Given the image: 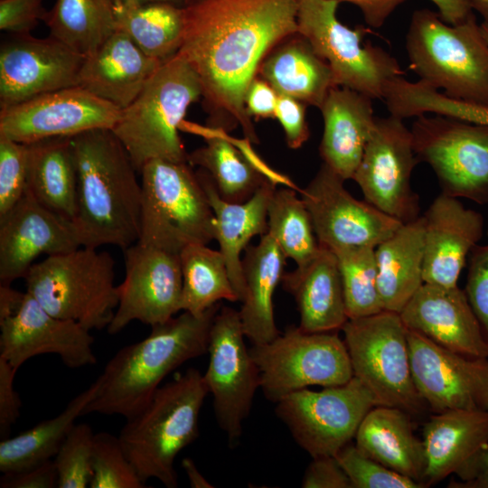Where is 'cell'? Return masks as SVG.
<instances>
[{
	"label": "cell",
	"mask_w": 488,
	"mask_h": 488,
	"mask_svg": "<svg viewBox=\"0 0 488 488\" xmlns=\"http://www.w3.org/2000/svg\"><path fill=\"white\" fill-rule=\"evenodd\" d=\"M281 283L296 303L301 330L336 332L348 321L337 258L330 249L320 246L310 260L285 273Z\"/></svg>",
	"instance_id": "83f0119b"
},
{
	"label": "cell",
	"mask_w": 488,
	"mask_h": 488,
	"mask_svg": "<svg viewBox=\"0 0 488 488\" xmlns=\"http://www.w3.org/2000/svg\"><path fill=\"white\" fill-rule=\"evenodd\" d=\"M382 309L399 314L424 284V221L403 223L375 248Z\"/></svg>",
	"instance_id": "d6a6232c"
},
{
	"label": "cell",
	"mask_w": 488,
	"mask_h": 488,
	"mask_svg": "<svg viewBox=\"0 0 488 488\" xmlns=\"http://www.w3.org/2000/svg\"><path fill=\"white\" fill-rule=\"evenodd\" d=\"M94 432L86 423L75 424L53 457L59 488H86L92 475Z\"/></svg>",
	"instance_id": "7bdbcfd3"
},
{
	"label": "cell",
	"mask_w": 488,
	"mask_h": 488,
	"mask_svg": "<svg viewBox=\"0 0 488 488\" xmlns=\"http://www.w3.org/2000/svg\"><path fill=\"white\" fill-rule=\"evenodd\" d=\"M278 94L260 77H255L248 88L245 106L249 116L257 118L275 117Z\"/></svg>",
	"instance_id": "f5cc1de1"
},
{
	"label": "cell",
	"mask_w": 488,
	"mask_h": 488,
	"mask_svg": "<svg viewBox=\"0 0 488 488\" xmlns=\"http://www.w3.org/2000/svg\"><path fill=\"white\" fill-rule=\"evenodd\" d=\"M334 456L349 477L352 488L425 487L369 457L352 442L344 446Z\"/></svg>",
	"instance_id": "ee69618b"
},
{
	"label": "cell",
	"mask_w": 488,
	"mask_h": 488,
	"mask_svg": "<svg viewBox=\"0 0 488 488\" xmlns=\"http://www.w3.org/2000/svg\"><path fill=\"white\" fill-rule=\"evenodd\" d=\"M286 256L268 234L249 246L242 259L245 296L239 311L243 333L253 344L275 339L280 332L274 315L273 297L285 274Z\"/></svg>",
	"instance_id": "4dcf8cb0"
},
{
	"label": "cell",
	"mask_w": 488,
	"mask_h": 488,
	"mask_svg": "<svg viewBox=\"0 0 488 488\" xmlns=\"http://www.w3.org/2000/svg\"><path fill=\"white\" fill-rule=\"evenodd\" d=\"M424 484L451 474L465 482L488 468V411L454 409L434 413L423 430Z\"/></svg>",
	"instance_id": "603a6c76"
},
{
	"label": "cell",
	"mask_w": 488,
	"mask_h": 488,
	"mask_svg": "<svg viewBox=\"0 0 488 488\" xmlns=\"http://www.w3.org/2000/svg\"><path fill=\"white\" fill-rule=\"evenodd\" d=\"M115 0H56L44 19L50 35L83 56L116 32Z\"/></svg>",
	"instance_id": "74e56055"
},
{
	"label": "cell",
	"mask_w": 488,
	"mask_h": 488,
	"mask_svg": "<svg viewBox=\"0 0 488 488\" xmlns=\"http://www.w3.org/2000/svg\"><path fill=\"white\" fill-rule=\"evenodd\" d=\"M341 275L349 319L383 311L377 285L375 248L360 246L333 252Z\"/></svg>",
	"instance_id": "60d3db41"
},
{
	"label": "cell",
	"mask_w": 488,
	"mask_h": 488,
	"mask_svg": "<svg viewBox=\"0 0 488 488\" xmlns=\"http://www.w3.org/2000/svg\"><path fill=\"white\" fill-rule=\"evenodd\" d=\"M15 371L0 357V438H7L11 427L20 416L22 402L14 386Z\"/></svg>",
	"instance_id": "f907efd6"
},
{
	"label": "cell",
	"mask_w": 488,
	"mask_h": 488,
	"mask_svg": "<svg viewBox=\"0 0 488 488\" xmlns=\"http://www.w3.org/2000/svg\"><path fill=\"white\" fill-rule=\"evenodd\" d=\"M410 131L418 162L434 171L442 193L488 203V125L425 114Z\"/></svg>",
	"instance_id": "7c38bea8"
},
{
	"label": "cell",
	"mask_w": 488,
	"mask_h": 488,
	"mask_svg": "<svg viewBox=\"0 0 488 488\" xmlns=\"http://www.w3.org/2000/svg\"><path fill=\"white\" fill-rule=\"evenodd\" d=\"M197 175L214 214V239L219 243L231 284L241 302L246 286L240 254L253 237L267 232V206L276 183L267 181L248 201L230 202L220 196L205 171L201 169Z\"/></svg>",
	"instance_id": "f1b7e54d"
},
{
	"label": "cell",
	"mask_w": 488,
	"mask_h": 488,
	"mask_svg": "<svg viewBox=\"0 0 488 488\" xmlns=\"http://www.w3.org/2000/svg\"><path fill=\"white\" fill-rule=\"evenodd\" d=\"M187 163L155 159L142 167L137 242L180 255L188 246L214 239L212 209Z\"/></svg>",
	"instance_id": "ba28073f"
},
{
	"label": "cell",
	"mask_w": 488,
	"mask_h": 488,
	"mask_svg": "<svg viewBox=\"0 0 488 488\" xmlns=\"http://www.w3.org/2000/svg\"><path fill=\"white\" fill-rule=\"evenodd\" d=\"M296 266L310 260L320 245L310 213L293 189L275 190L267 206V232Z\"/></svg>",
	"instance_id": "ab89813d"
},
{
	"label": "cell",
	"mask_w": 488,
	"mask_h": 488,
	"mask_svg": "<svg viewBox=\"0 0 488 488\" xmlns=\"http://www.w3.org/2000/svg\"><path fill=\"white\" fill-rule=\"evenodd\" d=\"M1 488H53L58 487V474L53 459L25 470L3 474Z\"/></svg>",
	"instance_id": "816d5d0a"
},
{
	"label": "cell",
	"mask_w": 488,
	"mask_h": 488,
	"mask_svg": "<svg viewBox=\"0 0 488 488\" xmlns=\"http://www.w3.org/2000/svg\"><path fill=\"white\" fill-rule=\"evenodd\" d=\"M47 13L42 0H0V29L14 34L30 33Z\"/></svg>",
	"instance_id": "7dc6e473"
},
{
	"label": "cell",
	"mask_w": 488,
	"mask_h": 488,
	"mask_svg": "<svg viewBox=\"0 0 488 488\" xmlns=\"http://www.w3.org/2000/svg\"><path fill=\"white\" fill-rule=\"evenodd\" d=\"M439 111L444 116L459 120L488 125V107L485 106L472 104L445 97L439 103Z\"/></svg>",
	"instance_id": "db71d44e"
},
{
	"label": "cell",
	"mask_w": 488,
	"mask_h": 488,
	"mask_svg": "<svg viewBox=\"0 0 488 488\" xmlns=\"http://www.w3.org/2000/svg\"><path fill=\"white\" fill-rule=\"evenodd\" d=\"M448 487L451 488H488V468L478 474L476 477L461 482L457 480H451L448 483Z\"/></svg>",
	"instance_id": "680465c9"
},
{
	"label": "cell",
	"mask_w": 488,
	"mask_h": 488,
	"mask_svg": "<svg viewBox=\"0 0 488 488\" xmlns=\"http://www.w3.org/2000/svg\"><path fill=\"white\" fill-rule=\"evenodd\" d=\"M301 486L304 488H352L351 481L335 456L313 458Z\"/></svg>",
	"instance_id": "681fc988"
},
{
	"label": "cell",
	"mask_w": 488,
	"mask_h": 488,
	"mask_svg": "<svg viewBox=\"0 0 488 488\" xmlns=\"http://www.w3.org/2000/svg\"><path fill=\"white\" fill-rule=\"evenodd\" d=\"M407 336L414 383L428 409L488 411V357L450 351L409 329Z\"/></svg>",
	"instance_id": "ffe728a7"
},
{
	"label": "cell",
	"mask_w": 488,
	"mask_h": 488,
	"mask_svg": "<svg viewBox=\"0 0 488 488\" xmlns=\"http://www.w3.org/2000/svg\"><path fill=\"white\" fill-rule=\"evenodd\" d=\"M249 352L259 372V388L275 403L308 386H339L353 377L346 345L336 332L289 326L275 339L253 344Z\"/></svg>",
	"instance_id": "8fae6325"
},
{
	"label": "cell",
	"mask_w": 488,
	"mask_h": 488,
	"mask_svg": "<svg viewBox=\"0 0 488 488\" xmlns=\"http://www.w3.org/2000/svg\"><path fill=\"white\" fill-rule=\"evenodd\" d=\"M418 163L411 131L403 119L376 117L352 180L366 202L407 223L420 217L419 197L411 185Z\"/></svg>",
	"instance_id": "9a60e30c"
},
{
	"label": "cell",
	"mask_w": 488,
	"mask_h": 488,
	"mask_svg": "<svg viewBox=\"0 0 488 488\" xmlns=\"http://www.w3.org/2000/svg\"><path fill=\"white\" fill-rule=\"evenodd\" d=\"M405 326L435 343L473 357H488V343L465 290L424 283L399 313Z\"/></svg>",
	"instance_id": "d4e9b609"
},
{
	"label": "cell",
	"mask_w": 488,
	"mask_h": 488,
	"mask_svg": "<svg viewBox=\"0 0 488 488\" xmlns=\"http://www.w3.org/2000/svg\"><path fill=\"white\" fill-rule=\"evenodd\" d=\"M27 145V190L44 207L73 221L77 212L78 176L71 137Z\"/></svg>",
	"instance_id": "836d02e7"
},
{
	"label": "cell",
	"mask_w": 488,
	"mask_h": 488,
	"mask_svg": "<svg viewBox=\"0 0 488 488\" xmlns=\"http://www.w3.org/2000/svg\"><path fill=\"white\" fill-rule=\"evenodd\" d=\"M183 129L205 138V145L188 155V163L200 166L210 175L223 200L246 202L270 181L227 138L225 129L198 126L185 120L181 125Z\"/></svg>",
	"instance_id": "e575fe53"
},
{
	"label": "cell",
	"mask_w": 488,
	"mask_h": 488,
	"mask_svg": "<svg viewBox=\"0 0 488 488\" xmlns=\"http://www.w3.org/2000/svg\"><path fill=\"white\" fill-rule=\"evenodd\" d=\"M220 308L216 304L199 315L183 311L151 327L145 339L118 350L97 378V393L84 415L128 418L139 412L168 374L207 352L210 330Z\"/></svg>",
	"instance_id": "3957f363"
},
{
	"label": "cell",
	"mask_w": 488,
	"mask_h": 488,
	"mask_svg": "<svg viewBox=\"0 0 488 488\" xmlns=\"http://www.w3.org/2000/svg\"><path fill=\"white\" fill-rule=\"evenodd\" d=\"M467 261L464 290L488 343V244H477Z\"/></svg>",
	"instance_id": "bcb514c9"
},
{
	"label": "cell",
	"mask_w": 488,
	"mask_h": 488,
	"mask_svg": "<svg viewBox=\"0 0 488 488\" xmlns=\"http://www.w3.org/2000/svg\"><path fill=\"white\" fill-rule=\"evenodd\" d=\"M424 283L453 287L484 231L483 215L458 198L440 193L422 215Z\"/></svg>",
	"instance_id": "cb8c5ba5"
},
{
	"label": "cell",
	"mask_w": 488,
	"mask_h": 488,
	"mask_svg": "<svg viewBox=\"0 0 488 488\" xmlns=\"http://www.w3.org/2000/svg\"></svg>",
	"instance_id": "e7e4bbea"
},
{
	"label": "cell",
	"mask_w": 488,
	"mask_h": 488,
	"mask_svg": "<svg viewBox=\"0 0 488 488\" xmlns=\"http://www.w3.org/2000/svg\"><path fill=\"white\" fill-rule=\"evenodd\" d=\"M275 117L285 133L286 142L292 149H298L310 136L305 119V104L293 98L278 95Z\"/></svg>",
	"instance_id": "c3c4849f"
},
{
	"label": "cell",
	"mask_w": 488,
	"mask_h": 488,
	"mask_svg": "<svg viewBox=\"0 0 488 488\" xmlns=\"http://www.w3.org/2000/svg\"><path fill=\"white\" fill-rule=\"evenodd\" d=\"M339 3L298 0L297 33L328 63L337 86L383 99L389 83L403 71L382 48L363 43L369 28L351 29L338 20Z\"/></svg>",
	"instance_id": "30bf717a"
},
{
	"label": "cell",
	"mask_w": 488,
	"mask_h": 488,
	"mask_svg": "<svg viewBox=\"0 0 488 488\" xmlns=\"http://www.w3.org/2000/svg\"><path fill=\"white\" fill-rule=\"evenodd\" d=\"M472 7L488 23V0H470Z\"/></svg>",
	"instance_id": "91938a15"
},
{
	"label": "cell",
	"mask_w": 488,
	"mask_h": 488,
	"mask_svg": "<svg viewBox=\"0 0 488 488\" xmlns=\"http://www.w3.org/2000/svg\"><path fill=\"white\" fill-rule=\"evenodd\" d=\"M94 337L49 313L31 294L0 285V357L15 371L32 357L56 354L70 369L96 363Z\"/></svg>",
	"instance_id": "4fadbf2b"
},
{
	"label": "cell",
	"mask_w": 488,
	"mask_h": 488,
	"mask_svg": "<svg viewBox=\"0 0 488 488\" xmlns=\"http://www.w3.org/2000/svg\"><path fill=\"white\" fill-rule=\"evenodd\" d=\"M114 14L116 31L127 34L148 56L164 61L179 52L183 8L166 3L115 0Z\"/></svg>",
	"instance_id": "8d00e7d4"
},
{
	"label": "cell",
	"mask_w": 488,
	"mask_h": 488,
	"mask_svg": "<svg viewBox=\"0 0 488 488\" xmlns=\"http://www.w3.org/2000/svg\"><path fill=\"white\" fill-rule=\"evenodd\" d=\"M379 406L355 377L347 383L314 391L302 389L277 402L276 414L312 458L334 456L354 438L365 415Z\"/></svg>",
	"instance_id": "5bb4252c"
},
{
	"label": "cell",
	"mask_w": 488,
	"mask_h": 488,
	"mask_svg": "<svg viewBox=\"0 0 488 488\" xmlns=\"http://www.w3.org/2000/svg\"><path fill=\"white\" fill-rule=\"evenodd\" d=\"M298 0H196L183 8L178 52L194 69L208 108L257 143L245 97L266 55L297 33Z\"/></svg>",
	"instance_id": "6da1fadb"
},
{
	"label": "cell",
	"mask_w": 488,
	"mask_h": 488,
	"mask_svg": "<svg viewBox=\"0 0 488 488\" xmlns=\"http://www.w3.org/2000/svg\"><path fill=\"white\" fill-rule=\"evenodd\" d=\"M123 250L125 277L117 286V306L107 328L110 334L133 321L153 327L182 310L180 255L139 242Z\"/></svg>",
	"instance_id": "d6986e66"
},
{
	"label": "cell",
	"mask_w": 488,
	"mask_h": 488,
	"mask_svg": "<svg viewBox=\"0 0 488 488\" xmlns=\"http://www.w3.org/2000/svg\"><path fill=\"white\" fill-rule=\"evenodd\" d=\"M338 1H340V2H341V0H338Z\"/></svg>",
	"instance_id": "be15d7a7"
},
{
	"label": "cell",
	"mask_w": 488,
	"mask_h": 488,
	"mask_svg": "<svg viewBox=\"0 0 488 488\" xmlns=\"http://www.w3.org/2000/svg\"><path fill=\"white\" fill-rule=\"evenodd\" d=\"M441 18L449 24H458L474 14L470 0H430Z\"/></svg>",
	"instance_id": "9f6ffc18"
},
{
	"label": "cell",
	"mask_w": 488,
	"mask_h": 488,
	"mask_svg": "<svg viewBox=\"0 0 488 488\" xmlns=\"http://www.w3.org/2000/svg\"><path fill=\"white\" fill-rule=\"evenodd\" d=\"M25 291L49 313L91 331L108 328L118 303L115 261L99 248H80L33 264Z\"/></svg>",
	"instance_id": "52a82bcc"
},
{
	"label": "cell",
	"mask_w": 488,
	"mask_h": 488,
	"mask_svg": "<svg viewBox=\"0 0 488 488\" xmlns=\"http://www.w3.org/2000/svg\"><path fill=\"white\" fill-rule=\"evenodd\" d=\"M83 59L51 35L14 34L0 49V107L78 86Z\"/></svg>",
	"instance_id": "44dd1931"
},
{
	"label": "cell",
	"mask_w": 488,
	"mask_h": 488,
	"mask_svg": "<svg viewBox=\"0 0 488 488\" xmlns=\"http://www.w3.org/2000/svg\"><path fill=\"white\" fill-rule=\"evenodd\" d=\"M81 246L71 221L41 204L26 189L0 216V285L23 278L41 255H56Z\"/></svg>",
	"instance_id": "7402d4cb"
},
{
	"label": "cell",
	"mask_w": 488,
	"mask_h": 488,
	"mask_svg": "<svg viewBox=\"0 0 488 488\" xmlns=\"http://www.w3.org/2000/svg\"><path fill=\"white\" fill-rule=\"evenodd\" d=\"M319 109L324 119L319 147L323 164L344 181L352 179L374 127L372 99L337 86L330 90Z\"/></svg>",
	"instance_id": "4316f807"
},
{
	"label": "cell",
	"mask_w": 488,
	"mask_h": 488,
	"mask_svg": "<svg viewBox=\"0 0 488 488\" xmlns=\"http://www.w3.org/2000/svg\"><path fill=\"white\" fill-rule=\"evenodd\" d=\"M245 337L239 311L221 307L210 330L209 364L203 378L212 396L216 420L230 443L241 436L260 387L259 372Z\"/></svg>",
	"instance_id": "2e32d148"
},
{
	"label": "cell",
	"mask_w": 488,
	"mask_h": 488,
	"mask_svg": "<svg viewBox=\"0 0 488 488\" xmlns=\"http://www.w3.org/2000/svg\"><path fill=\"white\" fill-rule=\"evenodd\" d=\"M182 466L187 475L190 485L192 488H212L213 485L198 470L194 462L190 458L182 461Z\"/></svg>",
	"instance_id": "6f0895ef"
},
{
	"label": "cell",
	"mask_w": 488,
	"mask_h": 488,
	"mask_svg": "<svg viewBox=\"0 0 488 488\" xmlns=\"http://www.w3.org/2000/svg\"><path fill=\"white\" fill-rule=\"evenodd\" d=\"M120 112L80 86L61 89L1 107L0 136L32 144L94 129H112Z\"/></svg>",
	"instance_id": "e0dca14e"
},
{
	"label": "cell",
	"mask_w": 488,
	"mask_h": 488,
	"mask_svg": "<svg viewBox=\"0 0 488 488\" xmlns=\"http://www.w3.org/2000/svg\"><path fill=\"white\" fill-rule=\"evenodd\" d=\"M140 4L145 3H166L170 4L175 6H178L180 8H185L192 4H193L196 0H133Z\"/></svg>",
	"instance_id": "94428289"
},
{
	"label": "cell",
	"mask_w": 488,
	"mask_h": 488,
	"mask_svg": "<svg viewBox=\"0 0 488 488\" xmlns=\"http://www.w3.org/2000/svg\"><path fill=\"white\" fill-rule=\"evenodd\" d=\"M412 416L389 406H375L363 418L355 434L356 446L386 467L424 484L426 455Z\"/></svg>",
	"instance_id": "f546056e"
},
{
	"label": "cell",
	"mask_w": 488,
	"mask_h": 488,
	"mask_svg": "<svg viewBox=\"0 0 488 488\" xmlns=\"http://www.w3.org/2000/svg\"><path fill=\"white\" fill-rule=\"evenodd\" d=\"M350 2L361 11L369 27H381L390 14L406 0H341Z\"/></svg>",
	"instance_id": "11a10c76"
},
{
	"label": "cell",
	"mask_w": 488,
	"mask_h": 488,
	"mask_svg": "<svg viewBox=\"0 0 488 488\" xmlns=\"http://www.w3.org/2000/svg\"><path fill=\"white\" fill-rule=\"evenodd\" d=\"M162 62L116 31L84 56L78 86L123 109L140 94Z\"/></svg>",
	"instance_id": "484cf974"
},
{
	"label": "cell",
	"mask_w": 488,
	"mask_h": 488,
	"mask_svg": "<svg viewBox=\"0 0 488 488\" xmlns=\"http://www.w3.org/2000/svg\"><path fill=\"white\" fill-rule=\"evenodd\" d=\"M481 26H482L483 36L488 42V23L483 22L481 23Z\"/></svg>",
	"instance_id": "6125c7cd"
},
{
	"label": "cell",
	"mask_w": 488,
	"mask_h": 488,
	"mask_svg": "<svg viewBox=\"0 0 488 488\" xmlns=\"http://www.w3.org/2000/svg\"><path fill=\"white\" fill-rule=\"evenodd\" d=\"M182 310L202 314L221 300L238 302L225 258L207 245H191L180 254Z\"/></svg>",
	"instance_id": "f35d334b"
},
{
	"label": "cell",
	"mask_w": 488,
	"mask_h": 488,
	"mask_svg": "<svg viewBox=\"0 0 488 488\" xmlns=\"http://www.w3.org/2000/svg\"><path fill=\"white\" fill-rule=\"evenodd\" d=\"M78 176L72 223L81 246L122 249L137 242L142 185L126 148L111 129L71 136Z\"/></svg>",
	"instance_id": "7a4b0ae2"
},
{
	"label": "cell",
	"mask_w": 488,
	"mask_h": 488,
	"mask_svg": "<svg viewBox=\"0 0 488 488\" xmlns=\"http://www.w3.org/2000/svg\"><path fill=\"white\" fill-rule=\"evenodd\" d=\"M29 145L0 136V216L21 199L27 189Z\"/></svg>",
	"instance_id": "f6af8a7d"
},
{
	"label": "cell",
	"mask_w": 488,
	"mask_h": 488,
	"mask_svg": "<svg viewBox=\"0 0 488 488\" xmlns=\"http://www.w3.org/2000/svg\"><path fill=\"white\" fill-rule=\"evenodd\" d=\"M407 330L399 314L385 310L348 319L342 328L353 377L379 406L395 407L413 417L428 408L414 383Z\"/></svg>",
	"instance_id": "9c48e42d"
},
{
	"label": "cell",
	"mask_w": 488,
	"mask_h": 488,
	"mask_svg": "<svg viewBox=\"0 0 488 488\" xmlns=\"http://www.w3.org/2000/svg\"><path fill=\"white\" fill-rule=\"evenodd\" d=\"M202 98L192 65L176 53L164 61L111 129L136 171L155 159L188 162L179 131L189 107Z\"/></svg>",
	"instance_id": "8992f818"
},
{
	"label": "cell",
	"mask_w": 488,
	"mask_h": 488,
	"mask_svg": "<svg viewBox=\"0 0 488 488\" xmlns=\"http://www.w3.org/2000/svg\"><path fill=\"white\" fill-rule=\"evenodd\" d=\"M344 182L323 164L302 190L318 243L333 252L360 246L376 248L403 223L365 200L354 198Z\"/></svg>",
	"instance_id": "ac0fdd59"
},
{
	"label": "cell",
	"mask_w": 488,
	"mask_h": 488,
	"mask_svg": "<svg viewBox=\"0 0 488 488\" xmlns=\"http://www.w3.org/2000/svg\"><path fill=\"white\" fill-rule=\"evenodd\" d=\"M91 466V488L146 487L127 457L118 436L108 432L94 436Z\"/></svg>",
	"instance_id": "b9f144b4"
},
{
	"label": "cell",
	"mask_w": 488,
	"mask_h": 488,
	"mask_svg": "<svg viewBox=\"0 0 488 488\" xmlns=\"http://www.w3.org/2000/svg\"><path fill=\"white\" fill-rule=\"evenodd\" d=\"M276 47L261 62L260 78L278 95L320 108L330 90L337 87L328 63L300 34Z\"/></svg>",
	"instance_id": "1f68e13d"
},
{
	"label": "cell",
	"mask_w": 488,
	"mask_h": 488,
	"mask_svg": "<svg viewBox=\"0 0 488 488\" xmlns=\"http://www.w3.org/2000/svg\"><path fill=\"white\" fill-rule=\"evenodd\" d=\"M99 388L98 379L75 396L56 417L0 442V472L16 473L53 459L76 419L84 415L87 405Z\"/></svg>",
	"instance_id": "d590c367"
},
{
	"label": "cell",
	"mask_w": 488,
	"mask_h": 488,
	"mask_svg": "<svg viewBox=\"0 0 488 488\" xmlns=\"http://www.w3.org/2000/svg\"><path fill=\"white\" fill-rule=\"evenodd\" d=\"M209 394L203 375L190 368L160 386L150 401L127 418L118 439L139 477L178 486L174 460L199 435V416Z\"/></svg>",
	"instance_id": "277c9868"
},
{
	"label": "cell",
	"mask_w": 488,
	"mask_h": 488,
	"mask_svg": "<svg viewBox=\"0 0 488 488\" xmlns=\"http://www.w3.org/2000/svg\"><path fill=\"white\" fill-rule=\"evenodd\" d=\"M406 50L418 80L451 99L488 107V42L474 14L453 25L427 8L416 10Z\"/></svg>",
	"instance_id": "5b68a950"
}]
</instances>
